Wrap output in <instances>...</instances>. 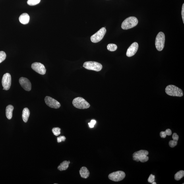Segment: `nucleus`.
I'll list each match as a JSON object with an SVG mask.
<instances>
[{
	"instance_id": "nucleus-1",
	"label": "nucleus",
	"mask_w": 184,
	"mask_h": 184,
	"mask_svg": "<svg viewBox=\"0 0 184 184\" xmlns=\"http://www.w3.org/2000/svg\"><path fill=\"white\" fill-rule=\"evenodd\" d=\"M138 23L137 18L134 16H131L124 20L121 25V28L124 30L130 29L137 25Z\"/></svg>"
},
{
	"instance_id": "nucleus-2",
	"label": "nucleus",
	"mask_w": 184,
	"mask_h": 184,
	"mask_svg": "<svg viewBox=\"0 0 184 184\" xmlns=\"http://www.w3.org/2000/svg\"><path fill=\"white\" fill-rule=\"evenodd\" d=\"M148 154V152L146 150L138 151L133 154V160L137 162L140 161L142 163L145 162L149 160V157L147 156Z\"/></svg>"
},
{
	"instance_id": "nucleus-3",
	"label": "nucleus",
	"mask_w": 184,
	"mask_h": 184,
	"mask_svg": "<svg viewBox=\"0 0 184 184\" xmlns=\"http://www.w3.org/2000/svg\"><path fill=\"white\" fill-rule=\"evenodd\" d=\"M165 92L167 94L171 96L181 97L183 96L182 90L177 87L171 85L166 87L165 88Z\"/></svg>"
},
{
	"instance_id": "nucleus-4",
	"label": "nucleus",
	"mask_w": 184,
	"mask_h": 184,
	"mask_svg": "<svg viewBox=\"0 0 184 184\" xmlns=\"http://www.w3.org/2000/svg\"><path fill=\"white\" fill-rule=\"evenodd\" d=\"M72 104L76 108L80 109H87L90 107L89 103L82 97L74 98L72 101Z\"/></svg>"
},
{
	"instance_id": "nucleus-5",
	"label": "nucleus",
	"mask_w": 184,
	"mask_h": 184,
	"mask_svg": "<svg viewBox=\"0 0 184 184\" xmlns=\"http://www.w3.org/2000/svg\"><path fill=\"white\" fill-rule=\"evenodd\" d=\"M165 36L164 33L159 32L157 35L155 40L156 48L159 51H162L164 47Z\"/></svg>"
},
{
	"instance_id": "nucleus-6",
	"label": "nucleus",
	"mask_w": 184,
	"mask_h": 184,
	"mask_svg": "<svg viewBox=\"0 0 184 184\" xmlns=\"http://www.w3.org/2000/svg\"><path fill=\"white\" fill-rule=\"evenodd\" d=\"M83 67L87 69L97 72L100 71L102 68V66L101 63L92 61L85 62L83 64Z\"/></svg>"
},
{
	"instance_id": "nucleus-7",
	"label": "nucleus",
	"mask_w": 184,
	"mask_h": 184,
	"mask_svg": "<svg viewBox=\"0 0 184 184\" xmlns=\"http://www.w3.org/2000/svg\"><path fill=\"white\" fill-rule=\"evenodd\" d=\"M106 29L105 27L100 29L98 32L91 37L90 40L93 43H96L102 40L106 33Z\"/></svg>"
},
{
	"instance_id": "nucleus-8",
	"label": "nucleus",
	"mask_w": 184,
	"mask_h": 184,
	"mask_svg": "<svg viewBox=\"0 0 184 184\" xmlns=\"http://www.w3.org/2000/svg\"><path fill=\"white\" fill-rule=\"evenodd\" d=\"M125 174L122 171H118L113 172L109 175V178L114 181L118 182L122 180L125 178Z\"/></svg>"
},
{
	"instance_id": "nucleus-9",
	"label": "nucleus",
	"mask_w": 184,
	"mask_h": 184,
	"mask_svg": "<svg viewBox=\"0 0 184 184\" xmlns=\"http://www.w3.org/2000/svg\"><path fill=\"white\" fill-rule=\"evenodd\" d=\"M2 84L3 90H7L10 89L11 84V77L9 73L4 74L2 80Z\"/></svg>"
},
{
	"instance_id": "nucleus-10",
	"label": "nucleus",
	"mask_w": 184,
	"mask_h": 184,
	"mask_svg": "<svg viewBox=\"0 0 184 184\" xmlns=\"http://www.w3.org/2000/svg\"><path fill=\"white\" fill-rule=\"evenodd\" d=\"M45 103L51 108L58 109L61 106L60 103L55 99L49 96H46L44 99Z\"/></svg>"
},
{
	"instance_id": "nucleus-11",
	"label": "nucleus",
	"mask_w": 184,
	"mask_h": 184,
	"mask_svg": "<svg viewBox=\"0 0 184 184\" xmlns=\"http://www.w3.org/2000/svg\"><path fill=\"white\" fill-rule=\"evenodd\" d=\"M31 67L33 70L39 74L44 75L46 73V70L44 66L41 63H34Z\"/></svg>"
},
{
	"instance_id": "nucleus-12",
	"label": "nucleus",
	"mask_w": 184,
	"mask_h": 184,
	"mask_svg": "<svg viewBox=\"0 0 184 184\" xmlns=\"http://www.w3.org/2000/svg\"><path fill=\"white\" fill-rule=\"evenodd\" d=\"M20 85L25 90L27 91H30L32 89V84L27 78L21 77L19 80Z\"/></svg>"
},
{
	"instance_id": "nucleus-13",
	"label": "nucleus",
	"mask_w": 184,
	"mask_h": 184,
	"mask_svg": "<svg viewBox=\"0 0 184 184\" xmlns=\"http://www.w3.org/2000/svg\"><path fill=\"white\" fill-rule=\"evenodd\" d=\"M138 48V43L136 42H134L128 49L126 55L128 57L133 56L137 52Z\"/></svg>"
},
{
	"instance_id": "nucleus-14",
	"label": "nucleus",
	"mask_w": 184,
	"mask_h": 184,
	"mask_svg": "<svg viewBox=\"0 0 184 184\" xmlns=\"http://www.w3.org/2000/svg\"><path fill=\"white\" fill-rule=\"evenodd\" d=\"M79 173L82 178L87 179L90 176V171L86 167H82L79 171Z\"/></svg>"
},
{
	"instance_id": "nucleus-15",
	"label": "nucleus",
	"mask_w": 184,
	"mask_h": 184,
	"mask_svg": "<svg viewBox=\"0 0 184 184\" xmlns=\"http://www.w3.org/2000/svg\"><path fill=\"white\" fill-rule=\"evenodd\" d=\"M20 21L22 24L25 25L28 23L30 20V16L27 13L21 14L19 18Z\"/></svg>"
},
{
	"instance_id": "nucleus-16",
	"label": "nucleus",
	"mask_w": 184,
	"mask_h": 184,
	"mask_svg": "<svg viewBox=\"0 0 184 184\" xmlns=\"http://www.w3.org/2000/svg\"><path fill=\"white\" fill-rule=\"evenodd\" d=\"M14 107L11 105H8L6 107V116L8 119H11L12 117V113Z\"/></svg>"
},
{
	"instance_id": "nucleus-17",
	"label": "nucleus",
	"mask_w": 184,
	"mask_h": 184,
	"mask_svg": "<svg viewBox=\"0 0 184 184\" xmlns=\"http://www.w3.org/2000/svg\"><path fill=\"white\" fill-rule=\"evenodd\" d=\"M30 111L27 108H25L23 111L22 117L23 120L25 123L27 122L30 115Z\"/></svg>"
},
{
	"instance_id": "nucleus-18",
	"label": "nucleus",
	"mask_w": 184,
	"mask_h": 184,
	"mask_svg": "<svg viewBox=\"0 0 184 184\" xmlns=\"http://www.w3.org/2000/svg\"><path fill=\"white\" fill-rule=\"evenodd\" d=\"M70 162L69 161H65L61 163L58 167V169L60 171H62L67 170L69 166Z\"/></svg>"
},
{
	"instance_id": "nucleus-19",
	"label": "nucleus",
	"mask_w": 184,
	"mask_h": 184,
	"mask_svg": "<svg viewBox=\"0 0 184 184\" xmlns=\"http://www.w3.org/2000/svg\"><path fill=\"white\" fill-rule=\"evenodd\" d=\"M184 176V171L183 170L180 171L178 172L175 175V179L176 180L178 181Z\"/></svg>"
},
{
	"instance_id": "nucleus-20",
	"label": "nucleus",
	"mask_w": 184,
	"mask_h": 184,
	"mask_svg": "<svg viewBox=\"0 0 184 184\" xmlns=\"http://www.w3.org/2000/svg\"><path fill=\"white\" fill-rule=\"evenodd\" d=\"M117 49V45L114 44H109L107 45V49L108 50L111 51H115Z\"/></svg>"
},
{
	"instance_id": "nucleus-21",
	"label": "nucleus",
	"mask_w": 184,
	"mask_h": 184,
	"mask_svg": "<svg viewBox=\"0 0 184 184\" xmlns=\"http://www.w3.org/2000/svg\"><path fill=\"white\" fill-rule=\"evenodd\" d=\"M40 1L41 0H28L27 3L30 6H35L40 3Z\"/></svg>"
},
{
	"instance_id": "nucleus-22",
	"label": "nucleus",
	"mask_w": 184,
	"mask_h": 184,
	"mask_svg": "<svg viewBox=\"0 0 184 184\" xmlns=\"http://www.w3.org/2000/svg\"><path fill=\"white\" fill-rule=\"evenodd\" d=\"M61 129L59 128H53L52 131L54 135L56 136H59L61 134Z\"/></svg>"
},
{
	"instance_id": "nucleus-23",
	"label": "nucleus",
	"mask_w": 184,
	"mask_h": 184,
	"mask_svg": "<svg viewBox=\"0 0 184 184\" xmlns=\"http://www.w3.org/2000/svg\"><path fill=\"white\" fill-rule=\"evenodd\" d=\"M6 54L4 51H0V63H2L6 59Z\"/></svg>"
},
{
	"instance_id": "nucleus-24",
	"label": "nucleus",
	"mask_w": 184,
	"mask_h": 184,
	"mask_svg": "<svg viewBox=\"0 0 184 184\" xmlns=\"http://www.w3.org/2000/svg\"><path fill=\"white\" fill-rule=\"evenodd\" d=\"M177 142L176 140H170L169 142V146L171 148L174 147H175L177 145Z\"/></svg>"
},
{
	"instance_id": "nucleus-25",
	"label": "nucleus",
	"mask_w": 184,
	"mask_h": 184,
	"mask_svg": "<svg viewBox=\"0 0 184 184\" xmlns=\"http://www.w3.org/2000/svg\"><path fill=\"white\" fill-rule=\"evenodd\" d=\"M155 176L154 175L151 174L148 179V182L150 183H152L155 180Z\"/></svg>"
},
{
	"instance_id": "nucleus-26",
	"label": "nucleus",
	"mask_w": 184,
	"mask_h": 184,
	"mask_svg": "<svg viewBox=\"0 0 184 184\" xmlns=\"http://www.w3.org/2000/svg\"><path fill=\"white\" fill-rule=\"evenodd\" d=\"M66 138L65 136H60L57 138V142L59 143L65 141Z\"/></svg>"
},
{
	"instance_id": "nucleus-27",
	"label": "nucleus",
	"mask_w": 184,
	"mask_h": 184,
	"mask_svg": "<svg viewBox=\"0 0 184 184\" xmlns=\"http://www.w3.org/2000/svg\"><path fill=\"white\" fill-rule=\"evenodd\" d=\"M96 123V121L94 120H92L90 121V123H88V125H89L90 128H93L94 127V125Z\"/></svg>"
},
{
	"instance_id": "nucleus-28",
	"label": "nucleus",
	"mask_w": 184,
	"mask_h": 184,
	"mask_svg": "<svg viewBox=\"0 0 184 184\" xmlns=\"http://www.w3.org/2000/svg\"><path fill=\"white\" fill-rule=\"evenodd\" d=\"M179 136L176 133H174L173 134L172 138L173 140H176L178 141L179 139Z\"/></svg>"
},
{
	"instance_id": "nucleus-29",
	"label": "nucleus",
	"mask_w": 184,
	"mask_h": 184,
	"mask_svg": "<svg viewBox=\"0 0 184 184\" xmlns=\"http://www.w3.org/2000/svg\"><path fill=\"white\" fill-rule=\"evenodd\" d=\"M165 132L166 134V135L170 136L172 134L171 130L170 129H167Z\"/></svg>"
},
{
	"instance_id": "nucleus-30",
	"label": "nucleus",
	"mask_w": 184,
	"mask_h": 184,
	"mask_svg": "<svg viewBox=\"0 0 184 184\" xmlns=\"http://www.w3.org/2000/svg\"><path fill=\"white\" fill-rule=\"evenodd\" d=\"M160 135L162 138H165L166 137V135L165 131H162L160 132Z\"/></svg>"
},
{
	"instance_id": "nucleus-31",
	"label": "nucleus",
	"mask_w": 184,
	"mask_h": 184,
	"mask_svg": "<svg viewBox=\"0 0 184 184\" xmlns=\"http://www.w3.org/2000/svg\"><path fill=\"white\" fill-rule=\"evenodd\" d=\"M182 17L183 21L184 23V4H183L182 6V9L181 11Z\"/></svg>"
},
{
	"instance_id": "nucleus-32",
	"label": "nucleus",
	"mask_w": 184,
	"mask_h": 184,
	"mask_svg": "<svg viewBox=\"0 0 184 184\" xmlns=\"http://www.w3.org/2000/svg\"><path fill=\"white\" fill-rule=\"evenodd\" d=\"M152 184H156L157 183L156 182H155L154 181V182H153L152 183Z\"/></svg>"
}]
</instances>
